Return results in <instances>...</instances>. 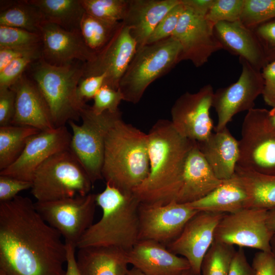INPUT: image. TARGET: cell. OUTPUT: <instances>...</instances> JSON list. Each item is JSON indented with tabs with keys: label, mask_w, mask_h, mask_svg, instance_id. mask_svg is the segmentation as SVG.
I'll list each match as a JSON object with an SVG mask.
<instances>
[{
	"label": "cell",
	"mask_w": 275,
	"mask_h": 275,
	"mask_svg": "<svg viewBox=\"0 0 275 275\" xmlns=\"http://www.w3.org/2000/svg\"><path fill=\"white\" fill-rule=\"evenodd\" d=\"M275 18V0H244L240 22L253 30L265 21Z\"/></svg>",
	"instance_id": "35"
},
{
	"label": "cell",
	"mask_w": 275,
	"mask_h": 275,
	"mask_svg": "<svg viewBox=\"0 0 275 275\" xmlns=\"http://www.w3.org/2000/svg\"><path fill=\"white\" fill-rule=\"evenodd\" d=\"M62 238L29 198L0 202V269L7 275H64Z\"/></svg>",
	"instance_id": "1"
},
{
	"label": "cell",
	"mask_w": 275,
	"mask_h": 275,
	"mask_svg": "<svg viewBox=\"0 0 275 275\" xmlns=\"http://www.w3.org/2000/svg\"><path fill=\"white\" fill-rule=\"evenodd\" d=\"M184 9V6L181 0L179 4L172 8L162 18L151 34L147 44L153 43L172 37Z\"/></svg>",
	"instance_id": "39"
},
{
	"label": "cell",
	"mask_w": 275,
	"mask_h": 275,
	"mask_svg": "<svg viewBox=\"0 0 275 275\" xmlns=\"http://www.w3.org/2000/svg\"><path fill=\"white\" fill-rule=\"evenodd\" d=\"M128 264L144 275H181L190 269L188 261L152 240H139L126 251Z\"/></svg>",
	"instance_id": "21"
},
{
	"label": "cell",
	"mask_w": 275,
	"mask_h": 275,
	"mask_svg": "<svg viewBox=\"0 0 275 275\" xmlns=\"http://www.w3.org/2000/svg\"><path fill=\"white\" fill-rule=\"evenodd\" d=\"M271 247L272 252L275 254V234H273L271 240Z\"/></svg>",
	"instance_id": "54"
},
{
	"label": "cell",
	"mask_w": 275,
	"mask_h": 275,
	"mask_svg": "<svg viewBox=\"0 0 275 275\" xmlns=\"http://www.w3.org/2000/svg\"><path fill=\"white\" fill-rule=\"evenodd\" d=\"M121 23L103 20L85 13L79 31L86 44L96 54L111 40Z\"/></svg>",
	"instance_id": "32"
},
{
	"label": "cell",
	"mask_w": 275,
	"mask_h": 275,
	"mask_svg": "<svg viewBox=\"0 0 275 275\" xmlns=\"http://www.w3.org/2000/svg\"><path fill=\"white\" fill-rule=\"evenodd\" d=\"M172 37L181 46L180 61H189L196 67L202 66L212 54L223 49L214 26L185 6Z\"/></svg>",
	"instance_id": "15"
},
{
	"label": "cell",
	"mask_w": 275,
	"mask_h": 275,
	"mask_svg": "<svg viewBox=\"0 0 275 275\" xmlns=\"http://www.w3.org/2000/svg\"><path fill=\"white\" fill-rule=\"evenodd\" d=\"M15 108V93L11 88L0 89V127L11 124Z\"/></svg>",
	"instance_id": "44"
},
{
	"label": "cell",
	"mask_w": 275,
	"mask_h": 275,
	"mask_svg": "<svg viewBox=\"0 0 275 275\" xmlns=\"http://www.w3.org/2000/svg\"><path fill=\"white\" fill-rule=\"evenodd\" d=\"M147 135L149 173L133 194L141 203L167 204L176 201L187 155L196 142L181 135L167 119L157 121Z\"/></svg>",
	"instance_id": "2"
},
{
	"label": "cell",
	"mask_w": 275,
	"mask_h": 275,
	"mask_svg": "<svg viewBox=\"0 0 275 275\" xmlns=\"http://www.w3.org/2000/svg\"><path fill=\"white\" fill-rule=\"evenodd\" d=\"M244 4V0H214L205 18L213 26L220 22L240 21Z\"/></svg>",
	"instance_id": "36"
},
{
	"label": "cell",
	"mask_w": 275,
	"mask_h": 275,
	"mask_svg": "<svg viewBox=\"0 0 275 275\" xmlns=\"http://www.w3.org/2000/svg\"><path fill=\"white\" fill-rule=\"evenodd\" d=\"M105 79L104 74L81 78L77 88V96L82 104H86L87 101L94 98L104 85Z\"/></svg>",
	"instance_id": "43"
},
{
	"label": "cell",
	"mask_w": 275,
	"mask_h": 275,
	"mask_svg": "<svg viewBox=\"0 0 275 275\" xmlns=\"http://www.w3.org/2000/svg\"><path fill=\"white\" fill-rule=\"evenodd\" d=\"M214 93L212 86L207 84L196 93L186 92L175 101L171 110V122L181 135L200 142L212 133L210 109Z\"/></svg>",
	"instance_id": "13"
},
{
	"label": "cell",
	"mask_w": 275,
	"mask_h": 275,
	"mask_svg": "<svg viewBox=\"0 0 275 275\" xmlns=\"http://www.w3.org/2000/svg\"><path fill=\"white\" fill-rule=\"evenodd\" d=\"M40 11L44 22L69 31H79L86 13L80 0H30Z\"/></svg>",
	"instance_id": "28"
},
{
	"label": "cell",
	"mask_w": 275,
	"mask_h": 275,
	"mask_svg": "<svg viewBox=\"0 0 275 275\" xmlns=\"http://www.w3.org/2000/svg\"><path fill=\"white\" fill-rule=\"evenodd\" d=\"M31 193L37 201L47 202L86 196L93 184L70 149L57 153L36 171Z\"/></svg>",
	"instance_id": "6"
},
{
	"label": "cell",
	"mask_w": 275,
	"mask_h": 275,
	"mask_svg": "<svg viewBox=\"0 0 275 275\" xmlns=\"http://www.w3.org/2000/svg\"><path fill=\"white\" fill-rule=\"evenodd\" d=\"M267 224L269 230L275 234V209L267 211Z\"/></svg>",
	"instance_id": "51"
},
{
	"label": "cell",
	"mask_w": 275,
	"mask_h": 275,
	"mask_svg": "<svg viewBox=\"0 0 275 275\" xmlns=\"http://www.w3.org/2000/svg\"><path fill=\"white\" fill-rule=\"evenodd\" d=\"M93 99L92 110L96 114H100L106 111L114 113L119 111L118 106L124 100V97L119 89L116 90L103 85Z\"/></svg>",
	"instance_id": "40"
},
{
	"label": "cell",
	"mask_w": 275,
	"mask_h": 275,
	"mask_svg": "<svg viewBox=\"0 0 275 275\" xmlns=\"http://www.w3.org/2000/svg\"><path fill=\"white\" fill-rule=\"evenodd\" d=\"M239 62L242 70L238 80L214 93L212 107L217 115L215 131L227 127L235 115L253 108L255 100L262 95L264 81L261 70L243 59L239 58Z\"/></svg>",
	"instance_id": "12"
},
{
	"label": "cell",
	"mask_w": 275,
	"mask_h": 275,
	"mask_svg": "<svg viewBox=\"0 0 275 275\" xmlns=\"http://www.w3.org/2000/svg\"><path fill=\"white\" fill-rule=\"evenodd\" d=\"M181 2L197 14L205 17L214 0H181Z\"/></svg>",
	"instance_id": "50"
},
{
	"label": "cell",
	"mask_w": 275,
	"mask_h": 275,
	"mask_svg": "<svg viewBox=\"0 0 275 275\" xmlns=\"http://www.w3.org/2000/svg\"><path fill=\"white\" fill-rule=\"evenodd\" d=\"M197 143L219 179L228 180L235 174L239 155V143L227 127L215 131L206 140Z\"/></svg>",
	"instance_id": "25"
},
{
	"label": "cell",
	"mask_w": 275,
	"mask_h": 275,
	"mask_svg": "<svg viewBox=\"0 0 275 275\" xmlns=\"http://www.w3.org/2000/svg\"><path fill=\"white\" fill-rule=\"evenodd\" d=\"M40 34L42 59L48 64L63 66L74 61L85 63L95 57L96 53L86 44L79 31H69L44 22Z\"/></svg>",
	"instance_id": "19"
},
{
	"label": "cell",
	"mask_w": 275,
	"mask_h": 275,
	"mask_svg": "<svg viewBox=\"0 0 275 275\" xmlns=\"http://www.w3.org/2000/svg\"><path fill=\"white\" fill-rule=\"evenodd\" d=\"M81 275H126V251L115 247L79 248L76 255Z\"/></svg>",
	"instance_id": "26"
},
{
	"label": "cell",
	"mask_w": 275,
	"mask_h": 275,
	"mask_svg": "<svg viewBox=\"0 0 275 275\" xmlns=\"http://www.w3.org/2000/svg\"><path fill=\"white\" fill-rule=\"evenodd\" d=\"M40 34L18 28L0 25V47H35L41 46Z\"/></svg>",
	"instance_id": "37"
},
{
	"label": "cell",
	"mask_w": 275,
	"mask_h": 275,
	"mask_svg": "<svg viewBox=\"0 0 275 275\" xmlns=\"http://www.w3.org/2000/svg\"><path fill=\"white\" fill-rule=\"evenodd\" d=\"M120 112H104L96 114L91 106L85 104L81 112L82 123L68 124L72 129L70 150L81 164L92 183L103 179L104 137L112 122Z\"/></svg>",
	"instance_id": "9"
},
{
	"label": "cell",
	"mask_w": 275,
	"mask_h": 275,
	"mask_svg": "<svg viewBox=\"0 0 275 275\" xmlns=\"http://www.w3.org/2000/svg\"><path fill=\"white\" fill-rule=\"evenodd\" d=\"M223 181L216 176L196 142L187 155L182 184L176 201L181 204L196 201L213 190Z\"/></svg>",
	"instance_id": "22"
},
{
	"label": "cell",
	"mask_w": 275,
	"mask_h": 275,
	"mask_svg": "<svg viewBox=\"0 0 275 275\" xmlns=\"http://www.w3.org/2000/svg\"><path fill=\"white\" fill-rule=\"evenodd\" d=\"M235 251L233 245L213 240L203 259L201 275H229Z\"/></svg>",
	"instance_id": "33"
},
{
	"label": "cell",
	"mask_w": 275,
	"mask_h": 275,
	"mask_svg": "<svg viewBox=\"0 0 275 275\" xmlns=\"http://www.w3.org/2000/svg\"><path fill=\"white\" fill-rule=\"evenodd\" d=\"M87 14L100 19L122 22L125 17L129 0H80Z\"/></svg>",
	"instance_id": "34"
},
{
	"label": "cell",
	"mask_w": 275,
	"mask_h": 275,
	"mask_svg": "<svg viewBox=\"0 0 275 275\" xmlns=\"http://www.w3.org/2000/svg\"><path fill=\"white\" fill-rule=\"evenodd\" d=\"M149 173L147 133L125 122L120 111L104 137L103 179L123 193H133Z\"/></svg>",
	"instance_id": "3"
},
{
	"label": "cell",
	"mask_w": 275,
	"mask_h": 275,
	"mask_svg": "<svg viewBox=\"0 0 275 275\" xmlns=\"http://www.w3.org/2000/svg\"><path fill=\"white\" fill-rule=\"evenodd\" d=\"M126 275H144L142 272H141L137 268L133 267L131 269H129ZM181 275H196L194 271L189 269Z\"/></svg>",
	"instance_id": "52"
},
{
	"label": "cell",
	"mask_w": 275,
	"mask_h": 275,
	"mask_svg": "<svg viewBox=\"0 0 275 275\" xmlns=\"http://www.w3.org/2000/svg\"><path fill=\"white\" fill-rule=\"evenodd\" d=\"M97 205L102 210L101 218L86 231L76 248L115 247L125 251L139 241L140 201L133 193H123L106 183L96 194Z\"/></svg>",
	"instance_id": "4"
},
{
	"label": "cell",
	"mask_w": 275,
	"mask_h": 275,
	"mask_svg": "<svg viewBox=\"0 0 275 275\" xmlns=\"http://www.w3.org/2000/svg\"><path fill=\"white\" fill-rule=\"evenodd\" d=\"M225 213L198 211L181 234L166 245L174 254L185 258L196 275H201L203 259L214 240L215 229Z\"/></svg>",
	"instance_id": "18"
},
{
	"label": "cell",
	"mask_w": 275,
	"mask_h": 275,
	"mask_svg": "<svg viewBox=\"0 0 275 275\" xmlns=\"http://www.w3.org/2000/svg\"><path fill=\"white\" fill-rule=\"evenodd\" d=\"M229 275H256L254 268L246 257L243 248L236 250L233 257Z\"/></svg>",
	"instance_id": "48"
},
{
	"label": "cell",
	"mask_w": 275,
	"mask_h": 275,
	"mask_svg": "<svg viewBox=\"0 0 275 275\" xmlns=\"http://www.w3.org/2000/svg\"><path fill=\"white\" fill-rule=\"evenodd\" d=\"M198 211L176 201L167 204L141 202L139 239L154 240L167 245L179 236L187 223Z\"/></svg>",
	"instance_id": "14"
},
{
	"label": "cell",
	"mask_w": 275,
	"mask_h": 275,
	"mask_svg": "<svg viewBox=\"0 0 275 275\" xmlns=\"http://www.w3.org/2000/svg\"><path fill=\"white\" fill-rule=\"evenodd\" d=\"M42 58V53H37L17 58L0 71V89L10 88L34 62Z\"/></svg>",
	"instance_id": "38"
},
{
	"label": "cell",
	"mask_w": 275,
	"mask_h": 275,
	"mask_svg": "<svg viewBox=\"0 0 275 275\" xmlns=\"http://www.w3.org/2000/svg\"><path fill=\"white\" fill-rule=\"evenodd\" d=\"M235 174L248 193V208L275 209V175L262 174L237 166Z\"/></svg>",
	"instance_id": "29"
},
{
	"label": "cell",
	"mask_w": 275,
	"mask_h": 275,
	"mask_svg": "<svg viewBox=\"0 0 275 275\" xmlns=\"http://www.w3.org/2000/svg\"><path fill=\"white\" fill-rule=\"evenodd\" d=\"M181 0H129L122 21L130 30L138 49L147 44L151 34L162 18Z\"/></svg>",
	"instance_id": "24"
},
{
	"label": "cell",
	"mask_w": 275,
	"mask_h": 275,
	"mask_svg": "<svg viewBox=\"0 0 275 275\" xmlns=\"http://www.w3.org/2000/svg\"><path fill=\"white\" fill-rule=\"evenodd\" d=\"M268 117L271 124L275 128V108H272L269 111Z\"/></svg>",
	"instance_id": "53"
},
{
	"label": "cell",
	"mask_w": 275,
	"mask_h": 275,
	"mask_svg": "<svg viewBox=\"0 0 275 275\" xmlns=\"http://www.w3.org/2000/svg\"><path fill=\"white\" fill-rule=\"evenodd\" d=\"M1 2L0 25L40 34L44 22L39 10L30 0Z\"/></svg>",
	"instance_id": "30"
},
{
	"label": "cell",
	"mask_w": 275,
	"mask_h": 275,
	"mask_svg": "<svg viewBox=\"0 0 275 275\" xmlns=\"http://www.w3.org/2000/svg\"><path fill=\"white\" fill-rule=\"evenodd\" d=\"M37 53H42L41 46L35 47H0V71L17 58Z\"/></svg>",
	"instance_id": "47"
},
{
	"label": "cell",
	"mask_w": 275,
	"mask_h": 275,
	"mask_svg": "<svg viewBox=\"0 0 275 275\" xmlns=\"http://www.w3.org/2000/svg\"><path fill=\"white\" fill-rule=\"evenodd\" d=\"M138 50L128 28L122 22L116 32L91 61L84 64L82 78L105 75L104 85L119 89L120 81Z\"/></svg>",
	"instance_id": "16"
},
{
	"label": "cell",
	"mask_w": 275,
	"mask_h": 275,
	"mask_svg": "<svg viewBox=\"0 0 275 275\" xmlns=\"http://www.w3.org/2000/svg\"><path fill=\"white\" fill-rule=\"evenodd\" d=\"M267 210L245 208L226 214L217 225L214 240L240 248L272 252L273 233L267 224Z\"/></svg>",
	"instance_id": "11"
},
{
	"label": "cell",
	"mask_w": 275,
	"mask_h": 275,
	"mask_svg": "<svg viewBox=\"0 0 275 275\" xmlns=\"http://www.w3.org/2000/svg\"><path fill=\"white\" fill-rule=\"evenodd\" d=\"M181 50L172 37L138 49L120 81L124 101L138 103L152 82L180 62Z\"/></svg>",
	"instance_id": "7"
},
{
	"label": "cell",
	"mask_w": 275,
	"mask_h": 275,
	"mask_svg": "<svg viewBox=\"0 0 275 275\" xmlns=\"http://www.w3.org/2000/svg\"><path fill=\"white\" fill-rule=\"evenodd\" d=\"M34 206L44 220L60 233L65 242L76 247L93 224L97 206L96 194L90 193L52 201H36Z\"/></svg>",
	"instance_id": "10"
},
{
	"label": "cell",
	"mask_w": 275,
	"mask_h": 275,
	"mask_svg": "<svg viewBox=\"0 0 275 275\" xmlns=\"http://www.w3.org/2000/svg\"><path fill=\"white\" fill-rule=\"evenodd\" d=\"M269 111L253 108L243 120L237 166L265 175H275V128Z\"/></svg>",
	"instance_id": "8"
},
{
	"label": "cell",
	"mask_w": 275,
	"mask_h": 275,
	"mask_svg": "<svg viewBox=\"0 0 275 275\" xmlns=\"http://www.w3.org/2000/svg\"><path fill=\"white\" fill-rule=\"evenodd\" d=\"M264 51L268 63L275 61V18L253 29Z\"/></svg>",
	"instance_id": "41"
},
{
	"label": "cell",
	"mask_w": 275,
	"mask_h": 275,
	"mask_svg": "<svg viewBox=\"0 0 275 275\" xmlns=\"http://www.w3.org/2000/svg\"><path fill=\"white\" fill-rule=\"evenodd\" d=\"M0 275H7V274H6V273L4 271L0 269Z\"/></svg>",
	"instance_id": "55"
},
{
	"label": "cell",
	"mask_w": 275,
	"mask_h": 275,
	"mask_svg": "<svg viewBox=\"0 0 275 275\" xmlns=\"http://www.w3.org/2000/svg\"><path fill=\"white\" fill-rule=\"evenodd\" d=\"M214 34L223 47L259 70L268 64L263 48L254 30L240 21L220 22L214 26Z\"/></svg>",
	"instance_id": "23"
},
{
	"label": "cell",
	"mask_w": 275,
	"mask_h": 275,
	"mask_svg": "<svg viewBox=\"0 0 275 275\" xmlns=\"http://www.w3.org/2000/svg\"><path fill=\"white\" fill-rule=\"evenodd\" d=\"M84 64L74 61L55 66L41 58L28 67L29 76L36 82L48 105L55 128L80 119L85 104L77 98V88L83 76Z\"/></svg>",
	"instance_id": "5"
},
{
	"label": "cell",
	"mask_w": 275,
	"mask_h": 275,
	"mask_svg": "<svg viewBox=\"0 0 275 275\" xmlns=\"http://www.w3.org/2000/svg\"><path fill=\"white\" fill-rule=\"evenodd\" d=\"M72 133L66 126L41 131L28 140L19 157L0 175L32 182L38 167L53 154L70 149Z\"/></svg>",
	"instance_id": "17"
},
{
	"label": "cell",
	"mask_w": 275,
	"mask_h": 275,
	"mask_svg": "<svg viewBox=\"0 0 275 275\" xmlns=\"http://www.w3.org/2000/svg\"><path fill=\"white\" fill-rule=\"evenodd\" d=\"M248 202L246 190L235 173L204 197L186 204L198 211L228 214L248 208Z\"/></svg>",
	"instance_id": "27"
},
{
	"label": "cell",
	"mask_w": 275,
	"mask_h": 275,
	"mask_svg": "<svg viewBox=\"0 0 275 275\" xmlns=\"http://www.w3.org/2000/svg\"><path fill=\"white\" fill-rule=\"evenodd\" d=\"M32 182L7 175H0V202L13 199L23 190L31 188Z\"/></svg>",
	"instance_id": "42"
},
{
	"label": "cell",
	"mask_w": 275,
	"mask_h": 275,
	"mask_svg": "<svg viewBox=\"0 0 275 275\" xmlns=\"http://www.w3.org/2000/svg\"><path fill=\"white\" fill-rule=\"evenodd\" d=\"M261 73L264 81L263 100L267 105L275 108V61L266 64Z\"/></svg>",
	"instance_id": "45"
},
{
	"label": "cell",
	"mask_w": 275,
	"mask_h": 275,
	"mask_svg": "<svg viewBox=\"0 0 275 275\" xmlns=\"http://www.w3.org/2000/svg\"><path fill=\"white\" fill-rule=\"evenodd\" d=\"M252 265L256 275H275V254L259 251L255 254Z\"/></svg>",
	"instance_id": "46"
},
{
	"label": "cell",
	"mask_w": 275,
	"mask_h": 275,
	"mask_svg": "<svg viewBox=\"0 0 275 275\" xmlns=\"http://www.w3.org/2000/svg\"><path fill=\"white\" fill-rule=\"evenodd\" d=\"M10 88L15 93L11 125L46 131L55 128L48 105L36 82L24 73Z\"/></svg>",
	"instance_id": "20"
},
{
	"label": "cell",
	"mask_w": 275,
	"mask_h": 275,
	"mask_svg": "<svg viewBox=\"0 0 275 275\" xmlns=\"http://www.w3.org/2000/svg\"><path fill=\"white\" fill-rule=\"evenodd\" d=\"M67 249V268L64 275H81L78 269L75 254L76 247L70 243L65 242Z\"/></svg>",
	"instance_id": "49"
},
{
	"label": "cell",
	"mask_w": 275,
	"mask_h": 275,
	"mask_svg": "<svg viewBox=\"0 0 275 275\" xmlns=\"http://www.w3.org/2000/svg\"><path fill=\"white\" fill-rule=\"evenodd\" d=\"M41 130L30 126L0 127V171L13 163L22 153L29 139Z\"/></svg>",
	"instance_id": "31"
}]
</instances>
